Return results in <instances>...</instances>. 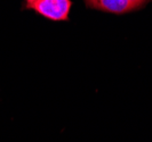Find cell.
<instances>
[{
  "label": "cell",
  "mask_w": 152,
  "mask_h": 142,
  "mask_svg": "<svg viewBox=\"0 0 152 142\" xmlns=\"http://www.w3.org/2000/svg\"><path fill=\"white\" fill-rule=\"evenodd\" d=\"M72 7L71 0H34L26 8L33 9L36 13L52 21H68Z\"/></svg>",
  "instance_id": "1"
},
{
  "label": "cell",
  "mask_w": 152,
  "mask_h": 142,
  "mask_svg": "<svg viewBox=\"0 0 152 142\" xmlns=\"http://www.w3.org/2000/svg\"><path fill=\"white\" fill-rule=\"evenodd\" d=\"M85 2L88 7L115 15H122L133 10L128 0H85Z\"/></svg>",
  "instance_id": "2"
},
{
  "label": "cell",
  "mask_w": 152,
  "mask_h": 142,
  "mask_svg": "<svg viewBox=\"0 0 152 142\" xmlns=\"http://www.w3.org/2000/svg\"><path fill=\"white\" fill-rule=\"evenodd\" d=\"M149 1H150V0H128V2L130 4V6H132V8H133V10L145 6Z\"/></svg>",
  "instance_id": "3"
},
{
  "label": "cell",
  "mask_w": 152,
  "mask_h": 142,
  "mask_svg": "<svg viewBox=\"0 0 152 142\" xmlns=\"http://www.w3.org/2000/svg\"><path fill=\"white\" fill-rule=\"evenodd\" d=\"M33 1H34V0H25V2H26L25 5H26V6H29V5H30V4H32Z\"/></svg>",
  "instance_id": "4"
}]
</instances>
